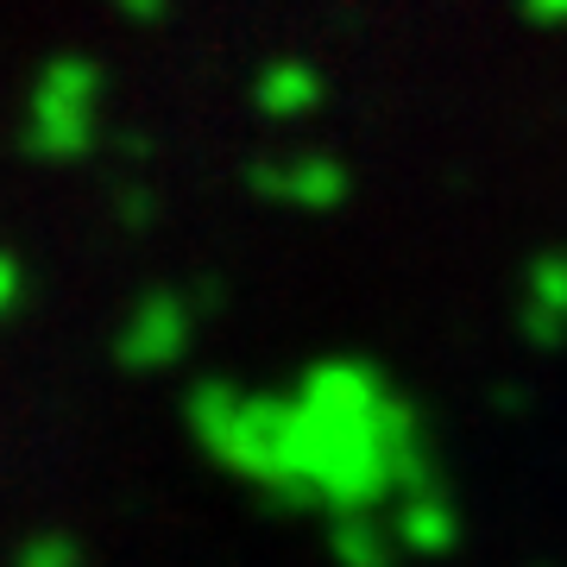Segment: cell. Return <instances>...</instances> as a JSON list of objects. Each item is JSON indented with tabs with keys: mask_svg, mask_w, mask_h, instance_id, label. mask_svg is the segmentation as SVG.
<instances>
[{
	"mask_svg": "<svg viewBox=\"0 0 567 567\" xmlns=\"http://www.w3.org/2000/svg\"><path fill=\"white\" fill-rule=\"evenodd\" d=\"M13 567H82V548L70 543V536H58V529H44V536H32V543L13 555Z\"/></svg>",
	"mask_w": 567,
	"mask_h": 567,
	"instance_id": "9",
	"label": "cell"
},
{
	"mask_svg": "<svg viewBox=\"0 0 567 567\" xmlns=\"http://www.w3.org/2000/svg\"><path fill=\"white\" fill-rule=\"evenodd\" d=\"M13 303H20V265L0 252V316H7Z\"/></svg>",
	"mask_w": 567,
	"mask_h": 567,
	"instance_id": "12",
	"label": "cell"
},
{
	"mask_svg": "<svg viewBox=\"0 0 567 567\" xmlns=\"http://www.w3.org/2000/svg\"><path fill=\"white\" fill-rule=\"evenodd\" d=\"M328 543L341 567H398V536L379 517H334Z\"/></svg>",
	"mask_w": 567,
	"mask_h": 567,
	"instance_id": "8",
	"label": "cell"
},
{
	"mask_svg": "<svg viewBox=\"0 0 567 567\" xmlns=\"http://www.w3.org/2000/svg\"><path fill=\"white\" fill-rule=\"evenodd\" d=\"M391 536H398V548H416V555H447V548L461 543V517H454V505L435 486H423L398 505Z\"/></svg>",
	"mask_w": 567,
	"mask_h": 567,
	"instance_id": "7",
	"label": "cell"
},
{
	"mask_svg": "<svg viewBox=\"0 0 567 567\" xmlns=\"http://www.w3.org/2000/svg\"><path fill=\"white\" fill-rule=\"evenodd\" d=\"M114 7H121L133 25H152V20H164V7H171V0H114Z\"/></svg>",
	"mask_w": 567,
	"mask_h": 567,
	"instance_id": "11",
	"label": "cell"
},
{
	"mask_svg": "<svg viewBox=\"0 0 567 567\" xmlns=\"http://www.w3.org/2000/svg\"><path fill=\"white\" fill-rule=\"evenodd\" d=\"M524 334L536 347H561L567 341V252L529 265V290H524Z\"/></svg>",
	"mask_w": 567,
	"mask_h": 567,
	"instance_id": "5",
	"label": "cell"
},
{
	"mask_svg": "<svg viewBox=\"0 0 567 567\" xmlns=\"http://www.w3.org/2000/svg\"><path fill=\"white\" fill-rule=\"evenodd\" d=\"M189 334H196V309L177 290H152L114 334V353H121L126 372H164L189 353Z\"/></svg>",
	"mask_w": 567,
	"mask_h": 567,
	"instance_id": "3",
	"label": "cell"
},
{
	"mask_svg": "<svg viewBox=\"0 0 567 567\" xmlns=\"http://www.w3.org/2000/svg\"><path fill=\"white\" fill-rule=\"evenodd\" d=\"M252 102H259V114H271V121H303V114L322 107V70L303 63V58L265 63L259 82H252Z\"/></svg>",
	"mask_w": 567,
	"mask_h": 567,
	"instance_id": "6",
	"label": "cell"
},
{
	"mask_svg": "<svg viewBox=\"0 0 567 567\" xmlns=\"http://www.w3.org/2000/svg\"><path fill=\"white\" fill-rule=\"evenodd\" d=\"M536 25H567V0H517Z\"/></svg>",
	"mask_w": 567,
	"mask_h": 567,
	"instance_id": "10",
	"label": "cell"
},
{
	"mask_svg": "<svg viewBox=\"0 0 567 567\" xmlns=\"http://www.w3.org/2000/svg\"><path fill=\"white\" fill-rule=\"evenodd\" d=\"M189 429L208 461L259 486L278 511L372 517L435 486L416 410L360 360L309 365L290 398L208 379L189 391Z\"/></svg>",
	"mask_w": 567,
	"mask_h": 567,
	"instance_id": "1",
	"label": "cell"
},
{
	"mask_svg": "<svg viewBox=\"0 0 567 567\" xmlns=\"http://www.w3.org/2000/svg\"><path fill=\"white\" fill-rule=\"evenodd\" d=\"M252 189L297 208V215H328V208L347 203V171L334 158H278L252 171Z\"/></svg>",
	"mask_w": 567,
	"mask_h": 567,
	"instance_id": "4",
	"label": "cell"
},
{
	"mask_svg": "<svg viewBox=\"0 0 567 567\" xmlns=\"http://www.w3.org/2000/svg\"><path fill=\"white\" fill-rule=\"evenodd\" d=\"M102 133V70L89 58H51L25 102V152L44 164H76Z\"/></svg>",
	"mask_w": 567,
	"mask_h": 567,
	"instance_id": "2",
	"label": "cell"
}]
</instances>
